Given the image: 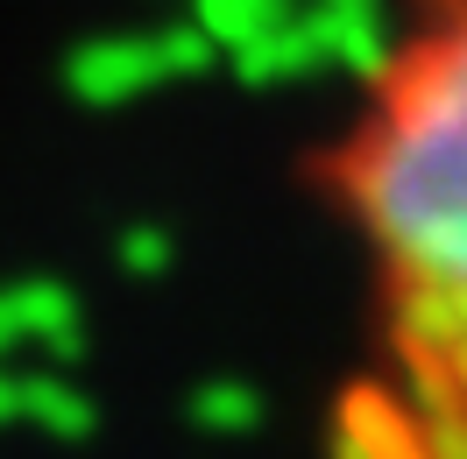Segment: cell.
I'll list each match as a JSON object with an SVG mask.
<instances>
[{
	"label": "cell",
	"mask_w": 467,
	"mask_h": 459,
	"mask_svg": "<svg viewBox=\"0 0 467 459\" xmlns=\"http://www.w3.org/2000/svg\"><path fill=\"white\" fill-rule=\"evenodd\" d=\"M319 184L368 276L333 445L467 459V0H397Z\"/></svg>",
	"instance_id": "1"
}]
</instances>
